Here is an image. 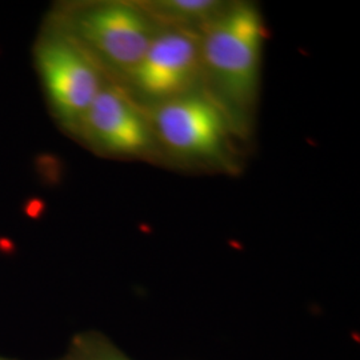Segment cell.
Listing matches in <instances>:
<instances>
[{
  "instance_id": "52a82bcc",
  "label": "cell",
  "mask_w": 360,
  "mask_h": 360,
  "mask_svg": "<svg viewBox=\"0 0 360 360\" xmlns=\"http://www.w3.org/2000/svg\"><path fill=\"white\" fill-rule=\"evenodd\" d=\"M162 26L202 31L223 13L229 0H139Z\"/></svg>"
},
{
  "instance_id": "ba28073f",
  "label": "cell",
  "mask_w": 360,
  "mask_h": 360,
  "mask_svg": "<svg viewBox=\"0 0 360 360\" xmlns=\"http://www.w3.org/2000/svg\"><path fill=\"white\" fill-rule=\"evenodd\" d=\"M80 360H127L122 359L119 356H111V355H95V356H90V358H84Z\"/></svg>"
},
{
  "instance_id": "5b68a950",
  "label": "cell",
  "mask_w": 360,
  "mask_h": 360,
  "mask_svg": "<svg viewBox=\"0 0 360 360\" xmlns=\"http://www.w3.org/2000/svg\"><path fill=\"white\" fill-rule=\"evenodd\" d=\"M37 65L56 119L67 131L77 135L83 117L110 77L58 25L40 39Z\"/></svg>"
},
{
  "instance_id": "277c9868",
  "label": "cell",
  "mask_w": 360,
  "mask_h": 360,
  "mask_svg": "<svg viewBox=\"0 0 360 360\" xmlns=\"http://www.w3.org/2000/svg\"><path fill=\"white\" fill-rule=\"evenodd\" d=\"M117 83L143 108L205 89L200 31L163 26L139 63Z\"/></svg>"
},
{
  "instance_id": "8992f818",
  "label": "cell",
  "mask_w": 360,
  "mask_h": 360,
  "mask_svg": "<svg viewBox=\"0 0 360 360\" xmlns=\"http://www.w3.org/2000/svg\"><path fill=\"white\" fill-rule=\"evenodd\" d=\"M87 144L108 156L163 162L146 108L117 82L108 79L77 131Z\"/></svg>"
},
{
  "instance_id": "7a4b0ae2",
  "label": "cell",
  "mask_w": 360,
  "mask_h": 360,
  "mask_svg": "<svg viewBox=\"0 0 360 360\" xmlns=\"http://www.w3.org/2000/svg\"><path fill=\"white\" fill-rule=\"evenodd\" d=\"M165 162L238 174L245 139L205 89L146 108Z\"/></svg>"
},
{
  "instance_id": "3957f363",
  "label": "cell",
  "mask_w": 360,
  "mask_h": 360,
  "mask_svg": "<svg viewBox=\"0 0 360 360\" xmlns=\"http://www.w3.org/2000/svg\"><path fill=\"white\" fill-rule=\"evenodd\" d=\"M58 26L75 39L115 82L139 63L163 28L141 1L131 0L72 6L60 16Z\"/></svg>"
},
{
  "instance_id": "6da1fadb",
  "label": "cell",
  "mask_w": 360,
  "mask_h": 360,
  "mask_svg": "<svg viewBox=\"0 0 360 360\" xmlns=\"http://www.w3.org/2000/svg\"><path fill=\"white\" fill-rule=\"evenodd\" d=\"M267 38L263 15L251 1H230L200 31L205 90L245 141L257 115Z\"/></svg>"
},
{
  "instance_id": "9c48e42d",
  "label": "cell",
  "mask_w": 360,
  "mask_h": 360,
  "mask_svg": "<svg viewBox=\"0 0 360 360\" xmlns=\"http://www.w3.org/2000/svg\"><path fill=\"white\" fill-rule=\"evenodd\" d=\"M0 360H4V359H1V358H0Z\"/></svg>"
}]
</instances>
